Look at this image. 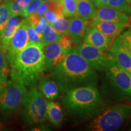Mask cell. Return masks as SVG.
Segmentation results:
<instances>
[{
  "instance_id": "obj_1",
  "label": "cell",
  "mask_w": 131,
  "mask_h": 131,
  "mask_svg": "<svg viewBox=\"0 0 131 131\" xmlns=\"http://www.w3.org/2000/svg\"><path fill=\"white\" fill-rule=\"evenodd\" d=\"M50 76L57 83L59 90L66 94L81 87L96 86L98 81L96 70L75 49L50 72Z\"/></svg>"
},
{
  "instance_id": "obj_2",
  "label": "cell",
  "mask_w": 131,
  "mask_h": 131,
  "mask_svg": "<svg viewBox=\"0 0 131 131\" xmlns=\"http://www.w3.org/2000/svg\"><path fill=\"white\" fill-rule=\"evenodd\" d=\"M10 67L12 81L21 83L27 88L38 86L45 72V56L42 42H28L16 55Z\"/></svg>"
},
{
  "instance_id": "obj_3",
  "label": "cell",
  "mask_w": 131,
  "mask_h": 131,
  "mask_svg": "<svg viewBox=\"0 0 131 131\" xmlns=\"http://www.w3.org/2000/svg\"><path fill=\"white\" fill-rule=\"evenodd\" d=\"M63 103L69 114L78 119L94 115L104 106L100 94L94 86L81 87L68 92Z\"/></svg>"
},
{
  "instance_id": "obj_4",
  "label": "cell",
  "mask_w": 131,
  "mask_h": 131,
  "mask_svg": "<svg viewBox=\"0 0 131 131\" xmlns=\"http://www.w3.org/2000/svg\"><path fill=\"white\" fill-rule=\"evenodd\" d=\"M131 117V106L118 104L111 107L91 123L89 129L94 131H112L120 128Z\"/></svg>"
},
{
  "instance_id": "obj_5",
  "label": "cell",
  "mask_w": 131,
  "mask_h": 131,
  "mask_svg": "<svg viewBox=\"0 0 131 131\" xmlns=\"http://www.w3.org/2000/svg\"><path fill=\"white\" fill-rule=\"evenodd\" d=\"M47 103V101L36 87L30 88L20 106L24 123L34 124L46 120Z\"/></svg>"
},
{
  "instance_id": "obj_6",
  "label": "cell",
  "mask_w": 131,
  "mask_h": 131,
  "mask_svg": "<svg viewBox=\"0 0 131 131\" xmlns=\"http://www.w3.org/2000/svg\"><path fill=\"white\" fill-rule=\"evenodd\" d=\"M74 49L96 70L106 72L113 66L117 64L109 52L88 44L83 42Z\"/></svg>"
},
{
  "instance_id": "obj_7",
  "label": "cell",
  "mask_w": 131,
  "mask_h": 131,
  "mask_svg": "<svg viewBox=\"0 0 131 131\" xmlns=\"http://www.w3.org/2000/svg\"><path fill=\"white\" fill-rule=\"evenodd\" d=\"M113 94L131 101V75L115 64L105 72Z\"/></svg>"
},
{
  "instance_id": "obj_8",
  "label": "cell",
  "mask_w": 131,
  "mask_h": 131,
  "mask_svg": "<svg viewBox=\"0 0 131 131\" xmlns=\"http://www.w3.org/2000/svg\"><path fill=\"white\" fill-rule=\"evenodd\" d=\"M27 92L24 85L11 80L0 94V109L5 112H14L22 104Z\"/></svg>"
},
{
  "instance_id": "obj_9",
  "label": "cell",
  "mask_w": 131,
  "mask_h": 131,
  "mask_svg": "<svg viewBox=\"0 0 131 131\" xmlns=\"http://www.w3.org/2000/svg\"><path fill=\"white\" fill-rule=\"evenodd\" d=\"M27 24L28 20L27 18L22 19L11 38L6 52V57L9 66L13 63L16 55L28 44Z\"/></svg>"
},
{
  "instance_id": "obj_10",
  "label": "cell",
  "mask_w": 131,
  "mask_h": 131,
  "mask_svg": "<svg viewBox=\"0 0 131 131\" xmlns=\"http://www.w3.org/2000/svg\"><path fill=\"white\" fill-rule=\"evenodd\" d=\"M108 52L119 68L131 75V53L119 35L113 38Z\"/></svg>"
},
{
  "instance_id": "obj_11",
  "label": "cell",
  "mask_w": 131,
  "mask_h": 131,
  "mask_svg": "<svg viewBox=\"0 0 131 131\" xmlns=\"http://www.w3.org/2000/svg\"><path fill=\"white\" fill-rule=\"evenodd\" d=\"M45 56V72H51L64 60L69 52L55 41L43 46Z\"/></svg>"
},
{
  "instance_id": "obj_12",
  "label": "cell",
  "mask_w": 131,
  "mask_h": 131,
  "mask_svg": "<svg viewBox=\"0 0 131 131\" xmlns=\"http://www.w3.org/2000/svg\"><path fill=\"white\" fill-rule=\"evenodd\" d=\"M112 40L113 38L106 36L95 27L89 25L86 29L83 42L108 51Z\"/></svg>"
},
{
  "instance_id": "obj_13",
  "label": "cell",
  "mask_w": 131,
  "mask_h": 131,
  "mask_svg": "<svg viewBox=\"0 0 131 131\" xmlns=\"http://www.w3.org/2000/svg\"><path fill=\"white\" fill-rule=\"evenodd\" d=\"M89 25L95 27L103 34L112 38L118 35L123 29L128 26L127 24L114 21L101 20L95 18L89 21Z\"/></svg>"
},
{
  "instance_id": "obj_14",
  "label": "cell",
  "mask_w": 131,
  "mask_h": 131,
  "mask_svg": "<svg viewBox=\"0 0 131 131\" xmlns=\"http://www.w3.org/2000/svg\"><path fill=\"white\" fill-rule=\"evenodd\" d=\"M89 21H86L73 16L70 19L69 34L71 37L73 45L78 46L83 43L87 27L89 26Z\"/></svg>"
},
{
  "instance_id": "obj_15",
  "label": "cell",
  "mask_w": 131,
  "mask_h": 131,
  "mask_svg": "<svg viewBox=\"0 0 131 131\" xmlns=\"http://www.w3.org/2000/svg\"><path fill=\"white\" fill-rule=\"evenodd\" d=\"M95 18L101 20L114 21L127 25L130 22V19L128 14L120 12L107 6L96 9V14Z\"/></svg>"
},
{
  "instance_id": "obj_16",
  "label": "cell",
  "mask_w": 131,
  "mask_h": 131,
  "mask_svg": "<svg viewBox=\"0 0 131 131\" xmlns=\"http://www.w3.org/2000/svg\"><path fill=\"white\" fill-rule=\"evenodd\" d=\"M21 20L19 15L11 16L4 30L0 34V48L6 53L7 52L11 38Z\"/></svg>"
},
{
  "instance_id": "obj_17",
  "label": "cell",
  "mask_w": 131,
  "mask_h": 131,
  "mask_svg": "<svg viewBox=\"0 0 131 131\" xmlns=\"http://www.w3.org/2000/svg\"><path fill=\"white\" fill-rule=\"evenodd\" d=\"M38 85L39 91L47 99L54 100L58 97L59 88L52 78L42 75Z\"/></svg>"
},
{
  "instance_id": "obj_18",
  "label": "cell",
  "mask_w": 131,
  "mask_h": 131,
  "mask_svg": "<svg viewBox=\"0 0 131 131\" xmlns=\"http://www.w3.org/2000/svg\"><path fill=\"white\" fill-rule=\"evenodd\" d=\"M96 14V7L94 3L89 0H77L75 16L86 21L94 18Z\"/></svg>"
},
{
  "instance_id": "obj_19",
  "label": "cell",
  "mask_w": 131,
  "mask_h": 131,
  "mask_svg": "<svg viewBox=\"0 0 131 131\" xmlns=\"http://www.w3.org/2000/svg\"><path fill=\"white\" fill-rule=\"evenodd\" d=\"M47 119L55 126H60L63 120V113L57 103L48 101L47 103Z\"/></svg>"
},
{
  "instance_id": "obj_20",
  "label": "cell",
  "mask_w": 131,
  "mask_h": 131,
  "mask_svg": "<svg viewBox=\"0 0 131 131\" xmlns=\"http://www.w3.org/2000/svg\"><path fill=\"white\" fill-rule=\"evenodd\" d=\"M63 35L52 27L50 24L47 23L42 34L41 42L43 46L52 42L58 41Z\"/></svg>"
},
{
  "instance_id": "obj_21",
  "label": "cell",
  "mask_w": 131,
  "mask_h": 131,
  "mask_svg": "<svg viewBox=\"0 0 131 131\" xmlns=\"http://www.w3.org/2000/svg\"><path fill=\"white\" fill-rule=\"evenodd\" d=\"M12 0H2L0 4V34L6 27L11 16L10 6Z\"/></svg>"
},
{
  "instance_id": "obj_22",
  "label": "cell",
  "mask_w": 131,
  "mask_h": 131,
  "mask_svg": "<svg viewBox=\"0 0 131 131\" xmlns=\"http://www.w3.org/2000/svg\"><path fill=\"white\" fill-rule=\"evenodd\" d=\"M26 18L28 19L29 23L31 24L35 32L42 37V32L47 24V21L43 15L39 16L35 12H34Z\"/></svg>"
},
{
  "instance_id": "obj_23",
  "label": "cell",
  "mask_w": 131,
  "mask_h": 131,
  "mask_svg": "<svg viewBox=\"0 0 131 131\" xmlns=\"http://www.w3.org/2000/svg\"><path fill=\"white\" fill-rule=\"evenodd\" d=\"M62 6V14L66 18L75 16L77 11V0H59Z\"/></svg>"
},
{
  "instance_id": "obj_24",
  "label": "cell",
  "mask_w": 131,
  "mask_h": 131,
  "mask_svg": "<svg viewBox=\"0 0 131 131\" xmlns=\"http://www.w3.org/2000/svg\"><path fill=\"white\" fill-rule=\"evenodd\" d=\"M50 24L57 32L62 34V35L69 34L70 19H67L64 16H60L55 22Z\"/></svg>"
},
{
  "instance_id": "obj_25",
  "label": "cell",
  "mask_w": 131,
  "mask_h": 131,
  "mask_svg": "<svg viewBox=\"0 0 131 131\" xmlns=\"http://www.w3.org/2000/svg\"><path fill=\"white\" fill-rule=\"evenodd\" d=\"M106 6L117 9L120 12L131 15V6L127 0H109Z\"/></svg>"
},
{
  "instance_id": "obj_26",
  "label": "cell",
  "mask_w": 131,
  "mask_h": 131,
  "mask_svg": "<svg viewBox=\"0 0 131 131\" xmlns=\"http://www.w3.org/2000/svg\"><path fill=\"white\" fill-rule=\"evenodd\" d=\"M32 0H12L10 6L11 16L20 15L21 11Z\"/></svg>"
},
{
  "instance_id": "obj_27",
  "label": "cell",
  "mask_w": 131,
  "mask_h": 131,
  "mask_svg": "<svg viewBox=\"0 0 131 131\" xmlns=\"http://www.w3.org/2000/svg\"><path fill=\"white\" fill-rule=\"evenodd\" d=\"M44 0H32L24 9L21 11L20 15L23 17H27L31 14L36 10L40 5L43 2Z\"/></svg>"
},
{
  "instance_id": "obj_28",
  "label": "cell",
  "mask_w": 131,
  "mask_h": 131,
  "mask_svg": "<svg viewBox=\"0 0 131 131\" xmlns=\"http://www.w3.org/2000/svg\"><path fill=\"white\" fill-rule=\"evenodd\" d=\"M9 66L6 53L0 48V74L9 75L10 73Z\"/></svg>"
},
{
  "instance_id": "obj_29",
  "label": "cell",
  "mask_w": 131,
  "mask_h": 131,
  "mask_svg": "<svg viewBox=\"0 0 131 131\" xmlns=\"http://www.w3.org/2000/svg\"><path fill=\"white\" fill-rule=\"evenodd\" d=\"M58 42L60 46L68 52H70L72 50L73 42L69 34H64Z\"/></svg>"
},
{
  "instance_id": "obj_30",
  "label": "cell",
  "mask_w": 131,
  "mask_h": 131,
  "mask_svg": "<svg viewBox=\"0 0 131 131\" xmlns=\"http://www.w3.org/2000/svg\"><path fill=\"white\" fill-rule=\"evenodd\" d=\"M28 20V19H27ZM27 35H28V41L30 43H34V42H41L42 37L37 34L29 23L28 21V24H27Z\"/></svg>"
},
{
  "instance_id": "obj_31",
  "label": "cell",
  "mask_w": 131,
  "mask_h": 131,
  "mask_svg": "<svg viewBox=\"0 0 131 131\" xmlns=\"http://www.w3.org/2000/svg\"><path fill=\"white\" fill-rule=\"evenodd\" d=\"M119 35L131 53V26H129L127 30Z\"/></svg>"
},
{
  "instance_id": "obj_32",
  "label": "cell",
  "mask_w": 131,
  "mask_h": 131,
  "mask_svg": "<svg viewBox=\"0 0 131 131\" xmlns=\"http://www.w3.org/2000/svg\"><path fill=\"white\" fill-rule=\"evenodd\" d=\"M43 16L46 20L47 23L51 24L52 23L55 22L60 16L54 11L48 9L43 14Z\"/></svg>"
},
{
  "instance_id": "obj_33",
  "label": "cell",
  "mask_w": 131,
  "mask_h": 131,
  "mask_svg": "<svg viewBox=\"0 0 131 131\" xmlns=\"http://www.w3.org/2000/svg\"><path fill=\"white\" fill-rule=\"evenodd\" d=\"M49 8V1H44L40 6L38 7V8L36 9L35 12L36 14L39 16H42L43 14H45L46 11Z\"/></svg>"
},
{
  "instance_id": "obj_34",
  "label": "cell",
  "mask_w": 131,
  "mask_h": 131,
  "mask_svg": "<svg viewBox=\"0 0 131 131\" xmlns=\"http://www.w3.org/2000/svg\"><path fill=\"white\" fill-rule=\"evenodd\" d=\"M10 81L7 79V75L0 74V94L9 85Z\"/></svg>"
},
{
  "instance_id": "obj_35",
  "label": "cell",
  "mask_w": 131,
  "mask_h": 131,
  "mask_svg": "<svg viewBox=\"0 0 131 131\" xmlns=\"http://www.w3.org/2000/svg\"><path fill=\"white\" fill-rule=\"evenodd\" d=\"M108 1L109 0H94V3L95 7L98 9L106 6Z\"/></svg>"
},
{
  "instance_id": "obj_36",
  "label": "cell",
  "mask_w": 131,
  "mask_h": 131,
  "mask_svg": "<svg viewBox=\"0 0 131 131\" xmlns=\"http://www.w3.org/2000/svg\"><path fill=\"white\" fill-rule=\"evenodd\" d=\"M127 2L129 3V4H131V0H127Z\"/></svg>"
},
{
  "instance_id": "obj_37",
  "label": "cell",
  "mask_w": 131,
  "mask_h": 131,
  "mask_svg": "<svg viewBox=\"0 0 131 131\" xmlns=\"http://www.w3.org/2000/svg\"><path fill=\"white\" fill-rule=\"evenodd\" d=\"M89 1H93V2H94V0H89Z\"/></svg>"
},
{
  "instance_id": "obj_38",
  "label": "cell",
  "mask_w": 131,
  "mask_h": 131,
  "mask_svg": "<svg viewBox=\"0 0 131 131\" xmlns=\"http://www.w3.org/2000/svg\"><path fill=\"white\" fill-rule=\"evenodd\" d=\"M46 1H49V0H46Z\"/></svg>"
}]
</instances>
